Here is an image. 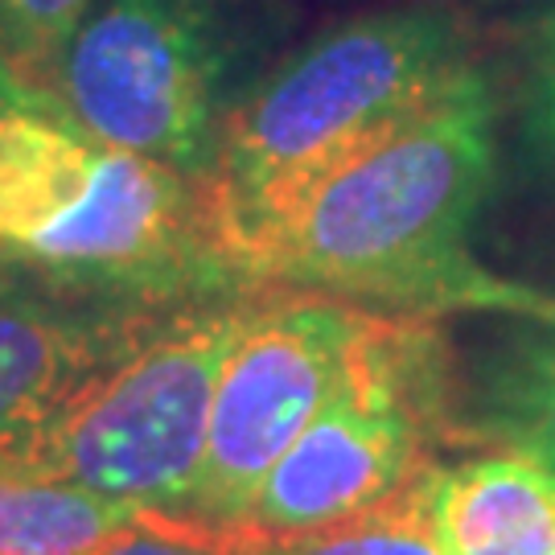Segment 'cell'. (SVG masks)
Returning <instances> with one entry per match:
<instances>
[{
    "instance_id": "cell-1",
    "label": "cell",
    "mask_w": 555,
    "mask_h": 555,
    "mask_svg": "<svg viewBox=\"0 0 555 555\" xmlns=\"http://www.w3.org/2000/svg\"><path fill=\"white\" fill-rule=\"evenodd\" d=\"M494 91L474 66L375 149L318 181L227 256L247 293L297 288L383 313H506L555 321V297L469 251L494 185Z\"/></svg>"
},
{
    "instance_id": "cell-2",
    "label": "cell",
    "mask_w": 555,
    "mask_h": 555,
    "mask_svg": "<svg viewBox=\"0 0 555 555\" xmlns=\"http://www.w3.org/2000/svg\"><path fill=\"white\" fill-rule=\"evenodd\" d=\"M0 276L137 309L243 293L202 178L21 100H0Z\"/></svg>"
},
{
    "instance_id": "cell-3",
    "label": "cell",
    "mask_w": 555,
    "mask_h": 555,
    "mask_svg": "<svg viewBox=\"0 0 555 555\" xmlns=\"http://www.w3.org/2000/svg\"><path fill=\"white\" fill-rule=\"evenodd\" d=\"M474 66L465 29L437 9L346 21L280 62L227 112L202 173L222 259L334 169L437 103Z\"/></svg>"
},
{
    "instance_id": "cell-4",
    "label": "cell",
    "mask_w": 555,
    "mask_h": 555,
    "mask_svg": "<svg viewBox=\"0 0 555 555\" xmlns=\"http://www.w3.org/2000/svg\"><path fill=\"white\" fill-rule=\"evenodd\" d=\"M469 449V391L440 318L371 309L334 396L272 465L227 539L268 543L371 515L437 461Z\"/></svg>"
},
{
    "instance_id": "cell-5",
    "label": "cell",
    "mask_w": 555,
    "mask_h": 555,
    "mask_svg": "<svg viewBox=\"0 0 555 555\" xmlns=\"http://www.w3.org/2000/svg\"><path fill=\"white\" fill-rule=\"evenodd\" d=\"M235 59L227 0H100L66 41L38 107L202 178L235 107Z\"/></svg>"
},
{
    "instance_id": "cell-6",
    "label": "cell",
    "mask_w": 555,
    "mask_h": 555,
    "mask_svg": "<svg viewBox=\"0 0 555 555\" xmlns=\"http://www.w3.org/2000/svg\"><path fill=\"white\" fill-rule=\"evenodd\" d=\"M247 305L251 293L178 305L66 408L29 465L132 511L181 515Z\"/></svg>"
},
{
    "instance_id": "cell-7",
    "label": "cell",
    "mask_w": 555,
    "mask_h": 555,
    "mask_svg": "<svg viewBox=\"0 0 555 555\" xmlns=\"http://www.w3.org/2000/svg\"><path fill=\"white\" fill-rule=\"evenodd\" d=\"M371 309L350 300L259 288L222 362L206 453L181 518L227 539L263 477L313 424L350 362Z\"/></svg>"
},
{
    "instance_id": "cell-8",
    "label": "cell",
    "mask_w": 555,
    "mask_h": 555,
    "mask_svg": "<svg viewBox=\"0 0 555 555\" xmlns=\"http://www.w3.org/2000/svg\"><path fill=\"white\" fill-rule=\"evenodd\" d=\"M169 313L59 297L0 276V461L29 465L66 408Z\"/></svg>"
},
{
    "instance_id": "cell-9",
    "label": "cell",
    "mask_w": 555,
    "mask_h": 555,
    "mask_svg": "<svg viewBox=\"0 0 555 555\" xmlns=\"http://www.w3.org/2000/svg\"><path fill=\"white\" fill-rule=\"evenodd\" d=\"M403 502L449 555H555V469L511 449L444 456Z\"/></svg>"
},
{
    "instance_id": "cell-10",
    "label": "cell",
    "mask_w": 555,
    "mask_h": 555,
    "mask_svg": "<svg viewBox=\"0 0 555 555\" xmlns=\"http://www.w3.org/2000/svg\"><path fill=\"white\" fill-rule=\"evenodd\" d=\"M477 449H511L555 469V321L498 341L469 396Z\"/></svg>"
},
{
    "instance_id": "cell-11",
    "label": "cell",
    "mask_w": 555,
    "mask_h": 555,
    "mask_svg": "<svg viewBox=\"0 0 555 555\" xmlns=\"http://www.w3.org/2000/svg\"><path fill=\"white\" fill-rule=\"evenodd\" d=\"M137 515L75 481L0 461V555H91Z\"/></svg>"
},
{
    "instance_id": "cell-12",
    "label": "cell",
    "mask_w": 555,
    "mask_h": 555,
    "mask_svg": "<svg viewBox=\"0 0 555 555\" xmlns=\"http://www.w3.org/2000/svg\"><path fill=\"white\" fill-rule=\"evenodd\" d=\"M100 0H0V100L41 103L75 38Z\"/></svg>"
},
{
    "instance_id": "cell-13",
    "label": "cell",
    "mask_w": 555,
    "mask_h": 555,
    "mask_svg": "<svg viewBox=\"0 0 555 555\" xmlns=\"http://www.w3.org/2000/svg\"><path fill=\"white\" fill-rule=\"evenodd\" d=\"M231 543V539H227ZM235 555H449L437 535L424 527V518L403 502H387L371 515L337 522L325 531L293 539H268V543H231Z\"/></svg>"
},
{
    "instance_id": "cell-14",
    "label": "cell",
    "mask_w": 555,
    "mask_h": 555,
    "mask_svg": "<svg viewBox=\"0 0 555 555\" xmlns=\"http://www.w3.org/2000/svg\"><path fill=\"white\" fill-rule=\"evenodd\" d=\"M522 144L543 173L555 178V0L539 13L527 38L522 70Z\"/></svg>"
},
{
    "instance_id": "cell-15",
    "label": "cell",
    "mask_w": 555,
    "mask_h": 555,
    "mask_svg": "<svg viewBox=\"0 0 555 555\" xmlns=\"http://www.w3.org/2000/svg\"><path fill=\"white\" fill-rule=\"evenodd\" d=\"M91 555H235L231 543L210 531H198L181 518L140 511L128 527L107 535Z\"/></svg>"
}]
</instances>
